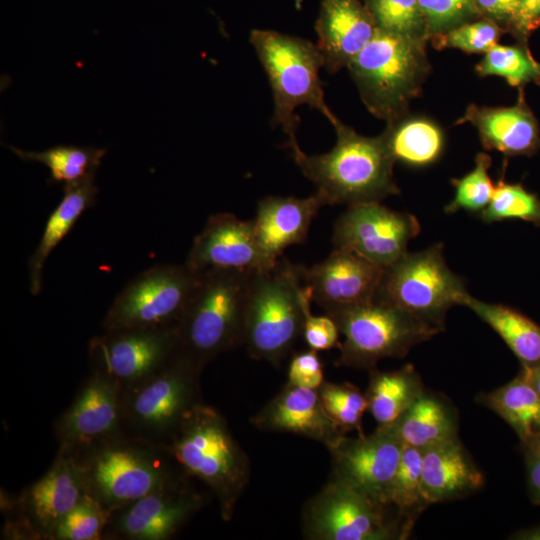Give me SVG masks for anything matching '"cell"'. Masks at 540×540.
Masks as SVG:
<instances>
[{"instance_id":"7","label":"cell","mask_w":540,"mask_h":540,"mask_svg":"<svg viewBox=\"0 0 540 540\" xmlns=\"http://www.w3.org/2000/svg\"><path fill=\"white\" fill-rule=\"evenodd\" d=\"M425 40L377 28L347 66L367 109L392 123L420 91L428 65Z\"/></svg>"},{"instance_id":"5","label":"cell","mask_w":540,"mask_h":540,"mask_svg":"<svg viewBox=\"0 0 540 540\" xmlns=\"http://www.w3.org/2000/svg\"><path fill=\"white\" fill-rule=\"evenodd\" d=\"M305 287L300 265L283 256L270 270L252 273L243 345L249 356L278 366L303 331Z\"/></svg>"},{"instance_id":"23","label":"cell","mask_w":540,"mask_h":540,"mask_svg":"<svg viewBox=\"0 0 540 540\" xmlns=\"http://www.w3.org/2000/svg\"><path fill=\"white\" fill-rule=\"evenodd\" d=\"M325 205L317 192L306 198L267 196L258 202L253 219L255 233L264 256L273 266L286 248L307 239L312 220Z\"/></svg>"},{"instance_id":"12","label":"cell","mask_w":540,"mask_h":540,"mask_svg":"<svg viewBox=\"0 0 540 540\" xmlns=\"http://www.w3.org/2000/svg\"><path fill=\"white\" fill-rule=\"evenodd\" d=\"M198 280L199 273L185 263L146 269L115 298L103 319V330L176 326Z\"/></svg>"},{"instance_id":"22","label":"cell","mask_w":540,"mask_h":540,"mask_svg":"<svg viewBox=\"0 0 540 540\" xmlns=\"http://www.w3.org/2000/svg\"><path fill=\"white\" fill-rule=\"evenodd\" d=\"M315 30L324 67L333 73L347 68L373 38L377 26L361 0H322Z\"/></svg>"},{"instance_id":"17","label":"cell","mask_w":540,"mask_h":540,"mask_svg":"<svg viewBox=\"0 0 540 540\" xmlns=\"http://www.w3.org/2000/svg\"><path fill=\"white\" fill-rule=\"evenodd\" d=\"M59 450L74 452L94 442L125 435L122 426V389L92 374L82 383L72 403L55 420Z\"/></svg>"},{"instance_id":"11","label":"cell","mask_w":540,"mask_h":540,"mask_svg":"<svg viewBox=\"0 0 540 540\" xmlns=\"http://www.w3.org/2000/svg\"><path fill=\"white\" fill-rule=\"evenodd\" d=\"M389 505L330 478L303 510V532L312 540L406 539L410 530Z\"/></svg>"},{"instance_id":"14","label":"cell","mask_w":540,"mask_h":540,"mask_svg":"<svg viewBox=\"0 0 540 540\" xmlns=\"http://www.w3.org/2000/svg\"><path fill=\"white\" fill-rule=\"evenodd\" d=\"M192 479L153 491L111 511L102 540H169L204 506Z\"/></svg>"},{"instance_id":"43","label":"cell","mask_w":540,"mask_h":540,"mask_svg":"<svg viewBox=\"0 0 540 540\" xmlns=\"http://www.w3.org/2000/svg\"><path fill=\"white\" fill-rule=\"evenodd\" d=\"M323 381V366L317 351L308 349L292 357L288 367L287 383L318 389Z\"/></svg>"},{"instance_id":"13","label":"cell","mask_w":540,"mask_h":540,"mask_svg":"<svg viewBox=\"0 0 540 540\" xmlns=\"http://www.w3.org/2000/svg\"><path fill=\"white\" fill-rule=\"evenodd\" d=\"M179 352L174 327L104 331L88 344L92 374L128 388L159 370Z\"/></svg>"},{"instance_id":"29","label":"cell","mask_w":540,"mask_h":540,"mask_svg":"<svg viewBox=\"0 0 540 540\" xmlns=\"http://www.w3.org/2000/svg\"><path fill=\"white\" fill-rule=\"evenodd\" d=\"M365 397L368 411L378 425L396 421L424 391V384L412 364L393 371L369 370Z\"/></svg>"},{"instance_id":"8","label":"cell","mask_w":540,"mask_h":540,"mask_svg":"<svg viewBox=\"0 0 540 540\" xmlns=\"http://www.w3.org/2000/svg\"><path fill=\"white\" fill-rule=\"evenodd\" d=\"M198 362L178 352L144 380L122 389L123 433L164 446L185 416L204 402Z\"/></svg>"},{"instance_id":"47","label":"cell","mask_w":540,"mask_h":540,"mask_svg":"<svg viewBox=\"0 0 540 540\" xmlns=\"http://www.w3.org/2000/svg\"><path fill=\"white\" fill-rule=\"evenodd\" d=\"M520 371L540 397V363L529 369L521 368Z\"/></svg>"},{"instance_id":"34","label":"cell","mask_w":540,"mask_h":540,"mask_svg":"<svg viewBox=\"0 0 540 540\" xmlns=\"http://www.w3.org/2000/svg\"><path fill=\"white\" fill-rule=\"evenodd\" d=\"M476 71L481 76L502 77L512 86L529 82L540 85V63L518 46L497 44L485 53Z\"/></svg>"},{"instance_id":"18","label":"cell","mask_w":540,"mask_h":540,"mask_svg":"<svg viewBox=\"0 0 540 540\" xmlns=\"http://www.w3.org/2000/svg\"><path fill=\"white\" fill-rule=\"evenodd\" d=\"M383 270L351 250L335 247L322 262L309 268L300 265L303 285L325 312L373 301Z\"/></svg>"},{"instance_id":"6","label":"cell","mask_w":540,"mask_h":540,"mask_svg":"<svg viewBox=\"0 0 540 540\" xmlns=\"http://www.w3.org/2000/svg\"><path fill=\"white\" fill-rule=\"evenodd\" d=\"M250 43L264 67L274 100L273 122L288 136V147L298 145L295 109L308 105L335 126L339 120L325 102L320 80L323 57L316 44L273 30L254 29Z\"/></svg>"},{"instance_id":"44","label":"cell","mask_w":540,"mask_h":540,"mask_svg":"<svg viewBox=\"0 0 540 540\" xmlns=\"http://www.w3.org/2000/svg\"><path fill=\"white\" fill-rule=\"evenodd\" d=\"M526 469L527 491L531 502L540 505V436L520 443Z\"/></svg>"},{"instance_id":"38","label":"cell","mask_w":540,"mask_h":540,"mask_svg":"<svg viewBox=\"0 0 540 540\" xmlns=\"http://www.w3.org/2000/svg\"><path fill=\"white\" fill-rule=\"evenodd\" d=\"M491 158L485 153H479L475 159V167L460 179H453L455 195L444 208L446 214L465 210L479 215L489 205L495 185L489 176Z\"/></svg>"},{"instance_id":"9","label":"cell","mask_w":540,"mask_h":540,"mask_svg":"<svg viewBox=\"0 0 540 540\" xmlns=\"http://www.w3.org/2000/svg\"><path fill=\"white\" fill-rule=\"evenodd\" d=\"M336 322L344 341L337 366L372 369L384 358H403L417 344L440 333L389 303L371 302L325 312Z\"/></svg>"},{"instance_id":"41","label":"cell","mask_w":540,"mask_h":540,"mask_svg":"<svg viewBox=\"0 0 540 540\" xmlns=\"http://www.w3.org/2000/svg\"><path fill=\"white\" fill-rule=\"evenodd\" d=\"M418 3L429 36L459 26L476 8L474 0H418Z\"/></svg>"},{"instance_id":"4","label":"cell","mask_w":540,"mask_h":540,"mask_svg":"<svg viewBox=\"0 0 540 540\" xmlns=\"http://www.w3.org/2000/svg\"><path fill=\"white\" fill-rule=\"evenodd\" d=\"M213 268L198 283L175 329L179 351L202 367L243 345L247 295L252 273Z\"/></svg>"},{"instance_id":"39","label":"cell","mask_w":540,"mask_h":540,"mask_svg":"<svg viewBox=\"0 0 540 540\" xmlns=\"http://www.w3.org/2000/svg\"><path fill=\"white\" fill-rule=\"evenodd\" d=\"M110 513L94 498L85 494L60 521L52 540H102Z\"/></svg>"},{"instance_id":"36","label":"cell","mask_w":540,"mask_h":540,"mask_svg":"<svg viewBox=\"0 0 540 540\" xmlns=\"http://www.w3.org/2000/svg\"><path fill=\"white\" fill-rule=\"evenodd\" d=\"M318 393L327 414L345 435L352 430L362 433V417L368 410V403L358 387L349 382L323 381Z\"/></svg>"},{"instance_id":"37","label":"cell","mask_w":540,"mask_h":540,"mask_svg":"<svg viewBox=\"0 0 540 540\" xmlns=\"http://www.w3.org/2000/svg\"><path fill=\"white\" fill-rule=\"evenodd\" d=\"M377 28L425 40L428 36L418 0H364Z\"/></svg>"},{"instance_id":"35","label":"cell","mask_w":540,"mask_h":540,"mask_svg":"<svg viewBox=\"0 0 540 540\" xmlns=\"http://www.w3.org/2000/svg\"><path fill=\"white\" fill-rule=\"evenodd\" d=\"M480 218L485 223L521 219L540 227V198L521 184H508L500 180Z\"/></svg>"},{"instance_id":"24","label":"cell","mask_w":540,"mask_h":540,"mask_svg":"<svg viewBox=\"0 0 540 540\" xmlns=\"http://www.w3.org/2000/svg\"><path fill=\"white\" fill-rule=\"evenodd\" d=\"M421 462L429 505L461 499L484 484L482 472L458 437L422 449Z\"/></svg>"},{"instance_id":"45","label":"cell","mask_w":540,"mask_h":540,"mask_svg":"<svg viewBox=\"0 0 540 540\" xmlns=\"http://www.w3.org/2000/svg\"><path fill=\"white\" fill-rule=\"evenodd\" d=\"M514 28L528 35L540 25V0H519L518 10L513 21Z\"/></svg>"},{"instance_id":"31","label":"cell","mask_w":540,"mask_h":540,"mask_svg":"<svg viewBox=\"0 0 540 540\" xmlns=\"http://www.w3.org/2000/svg\"><path fill=\"white\" fill-rule=\"evenodd\" d=\"M394 160L413 167H424L440 157L444 138L441 129L430 120L409 118L388 123L380 135Z\"/></svg>"},{"instance_id":"40","label":"cell","mask_w":540,"mask_h":540,"mask_svg":"<svg viewBox=\"0 0 540 540\" xmlns=\"http://www.w3.org/2000/svg\"><path fill=\"white\" fill-rule=\"evenodd\" d=\"M500 29L492 20L464 23L434 35L437 49L456 48L468 53H487L498 44Z\"/></svg>"},{"instance_id":"15","label":"cell","mask_w":540,"mask_h":540,"mask_svg":"<svg viewBox=\"0 0 540 540\" xmlns=\"http://www.w3.org/2000/svg\"><path fill=\"white\" fill-rule=\"evenodd\" d=\"M420 232L416 216L383 206L380 202L349 205L333 227L335 248L351 250L385 268L407 252Z\"/></svg>"},{"instance_id":"48","label":"cell","mask_w":540,"mask_h":540,"mask_svg":"<svg viewBox=\"0 0 540 540\" xmlns=\"http://www.w3.org/2000/svg\"><path fill=\"white\" fill-rule=\"evenodd\" d=\"M510 538L517 540H540V524L531 528L518 530Z\"/></svg>"},{"instance_id":"33","label":"cell","mask_w":540,"mask_h":540,"mask_svg":"<svg viewBox=\"0 0 540 540\" xmlns=\"http://www.w3.org/2000/svg\"><path fill=\"white\" fill-rule=\"evenodd\" d=\"M421 459V449L404 445L385 494V504L395 508L410 531L417 517L429 506L423 492Z\"/></svg>"},{"instance_id":"46","label":"cell","mask_w":540,"mask_h":540,"mask_svg":"<svg viewBox=\"0 0 540 540\" xmlns=\"http://www.w3.org/2000/svg\"><path fill=\"white\" fill-rule=\"evenodd\" d=\"M476 7L489 18L504 23H513L519 0H474Z\"/></svg>"},{"instance_id":"21","label":"cell","mask_w":540,"mask_h":540,"mask_svg":"<svg viewBox=\"0 0 540 540\" xmlns=\"http://www.w3.org/2000/svg\"><path fill=\"white\" fill-rule=\"evenodd\" d=\"M251 424L264 432L303 436L326 448L345 435L327 414L318 389L289 383L251 418Z\"/></svg>"},{"instance_id":"25","label":"cell","mask_w":540,"mask_h":540,"mask_svg":"<svg viewBox=\"0 0 540 540\" xmlns=\"http://www.w3.org/2000/svg\"><path fill=\"white\" fill-rule=\"evenodd\" d=\"M476 127L482 145L505 155H531L540 147L537 121L522 99L510 107L470 105L457 124Z\"/></svg>"},{"instance_id":"16","label":"cell","mask_w":540,"mask_h":540,"mask_svg":"<svg viewBox=\"0 0 540 540\" xmlns=\"http://www.w3.org/2000/svg\"><path fill=\"white\" fill-rule=\"evenodd\" d=\"M403 448L392 424L378 425L369 435H344L327 447L332 459L331 478L385 504Z\"/></svg>"},{"instance_id":"26","label":"cell","mask_w":540,"mask_h":540,"mask_svg":"<svg viewBox=\"0 0 540 540\" xmlns=\"http://www.w3.org/2000/svg\"><path fill=\"white\" fill-rule=\"evenodd\" d=\"M391 424L404 445L421 450L458 437L456 408L443 394L426 389Z\"/></svg>"},{"instance_id":"19","label":"cell","mask_w":540,"mask_h":540,"mask_svg":"<svg viewBox=\"0 0 540 540\" xmlns=\"http://www.w3.org/2000/svg\"><path fill=\"white\" fill-rule=\"evenodd\" d=\"M185 264L196 273L213 268L264 271L274 267L259 246L253 220H241L231 213H216L207 219Z\"/></svg>"},{"instance_id":"28","label":"cell","mask_w":540,"mask_h":540,"mask_svg":"<svg viewBox=\"0 0 540 540\" xmlns=\"http://www.w3.org/2000/svg\"><path fill=\"white\" fill-rule=\"evenodd\" d=\"M462 305L502 338L518 358L521 368L529 369L540 363L539 324L512 307L487 303L471 295H467Z\"/></svg>"},{"instance_id":"32","label":"cell","mask_w":540,"mask_h":540,"mask_svg":"<svg viewBox=\"0 0 540 540\" xmlns=\"http://www.w3.org/2000/svg\"><path fill=\"white\" fill-rule=\"evenodd\" d=\"M26 162L45 165L50 171L49 182L64 186L76 185L95 179L106 148L84 147L59 144L43 151H27L12 145H5Z\"/></svg>"},{"instance_id":"30","label":"cell","mask_w":540,"mask_h":540,"mask_svg":"<svg viewBox=\"0 0 540 540\" xmlns=\"http://www.w3.org/2000/svg\"><path fill=\"white\" fill-rule=\"evenodd\" d=\"M476 401L502 418L520 443L540 436V397L521 371L507 384L478 394Z\"/></svg>"},{"instance_id":"1","label":"cell","mask_w":540,"mask_h":540,"mask_svg":"<svg viewBox=\"0 0 540 540\" xmlns=\"http://www.w3.org/2000/svg\"><path fill=\"white\" fill-rule=\"evenodd\" d=\"M68 453L76 461L86 494L109 512L190 479L165 446L127 435L100 440Z\"/></svg>"},{"instance_id":"2","label":"cell","mask_w":540,"mask_h":540,"mask_svg":"<svg viewBox=\"0 0 540 540\" xmlns=\"http://www.w3.org/2000/svg\"><path fill=\"white\" fill-rule=\"evenodd\" d=\"M164 446L185 475L199 481L215 498L223 521H230L251 469L224 416L202 402L185 416Z\"/></svg>"},{"instance_id":"3","label":"cell","mask_w":540,"mask_h":540,"mask_svg":"<svg viewBox=\"0 0 540 540\" xmlns=\"http://www.w3.org/2000/svg\"><path fill=\"white\" fill-rule=\"evenodd\" d=\"M333 127L337 140L327 153L307 155L299 145L290 147L295 163L325 204L380 202L398 194L395 162L381 136H362L340 121Z\"/></svg>"},{"instance_id":"42","label":"cell","mask_w":540,"mask_h":540,"mask_svg":"<svg viewBox=\"0 0 540 540\" xmlns=\"http://www.w3.org/2000/svg\"><path fill=\"white\" fill-rule=\"evenodd\" d=\"M305 287V286H304ZM312 302L309 290L305 287L303 298V331L302 335L309 349L315 351L329 350L340 347L339 329L332 317L325 314L315 316L311 313L310 304Z\"/></svg>"},{"instance_id":"20","label":"cell","mask_w":540,"mask_h":540,"mask_svg":"<svg viewBox=\"0 0 540 540\" xmlns=\"http://www.w3.org/2000/svg\"><path fill=\"white\" fill-rule=\"evenodd\" d=\"M86 494L73 456L59 450L47 472L19 495L25 517L37 540H52L60 521Z\"/></svg>"},{"instance_id":"27","label":"cell","mask_w":540,"mask_h":540,"mask_svg":"<svg viewBox=\"0 0 540 540\" xmlns=\"http://www.w3.org/2000/svg\"><path fill=\"white\" fill-rule=\"evenodd\" d=\"M95 179L63 187V197L50 213L41 239L29 262V289L38 295L42 287L44 265L57 245L71 231L80 216L95 202L99 192Z\"/></svg>"},{"instance_id":"10","label":"cell","mask_w":540,"mask_h":540,"mask_svg":"<svg viewBox=\"0 0 540 540\" xmlns=\"http://www.w3.org/2000/svg\"><path fill=\"white\" fill-rule=\"evenodd\" d=\"M469 295L463 280L447 266L443 245L408 251L383 270L375 299L411 314L440 332L448 310Z\"/></svg>"}]
</instances>
